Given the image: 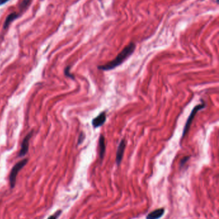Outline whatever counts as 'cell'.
<instances>
[{"instance_id":"cell-1","label":"cell","mask_w":219,"mask_h":219,"mask_svg":"<svg viewBox=\"0 0 219 219\" xmlns=\"http://www.w3.org/2000/svg\"><path fill=\"white\" fill-rule=\"evenodd\" d=\"M136 49V45L135 43L130 42L129 45L125 46L124 50L121 51L117 56L113 60L110 61L104 65L99 66L98 69L102 71H109L114 69L118 67L134 53Z\"/></svg>"},{"instance_id":"cell-2","label":"cell","mask_w":219,"mask_h":219,"mask_svg":"<svg viewBox=\"0 0 219 219\" xmlns=\"http://www.w3.org/2000/svg\"><path fill=\"white\" fill-rule=\"evenodd\" d=\"M27 162H28V159L23 160L19 162L18 163H17L13 167V168H12V170H11L10 174V177H9L10 185V187L12 188H14V187L16 185V178H17V176H18L19 172L25 166V165L27 163Z\"/></svg>"},{"instance_id":"cell-3","label":"cell","mask_w":219,"mask_h":219,"mask_svg":"<svg viewBox=\"0 0 219 219\" xmlns=\"http://www.w3.org/2000/svg\"><path fill=\"white\" fill-rule=\"evenodd\" d=\"M205 106H206V103L204 101H202V104L198 105L193 108V109L192 110V111H191L189 117L188 118L186 123L185 124V128L183 129V133H182V138H184L185 137V135H186V133L189 131V129H190V126H191V123H192V121H193L195 116H196V115L197 114V113L199 110H202V108H205Z\"/></svg>"},{"instance_id":"cell-4","label":"cell","mask_w":219,"mask_h":219,"mask_svg":"<svg viewBox=\"0 0 219 219\" xmlns=\"http://www.w3.org/2000/svg\"><path fill=\"white\" fill-rule=\"evenodd\" d=\"M126 148V142L125 139H122L121 140L118 149H117V152H116V162L118 165H120V164L121 162V160L123 159V156L124 154V151Z\"/></svg>"},{"instance_id":"cell-5","label":"cell","mask_w":219,"mask_h":219,"mask_svg":"<svg viewBox=\"0 0 219 219\" xmlns=\"http://www.w3.org/2000/svg\"><path fill=\"white\" fill-rule=\"evenodd\" d=\"M32 134H33V132L29 133L25 137V138L23 139V142L21 144V149L19 152V156H25L28 153V148H29V140L32 136Z\"/></svg>"},{"instance_id":"cell-6","label":"cell","mask_w":219,"mask_h":219,"mask_svg":"<svg viewBox=\"0 0 219 219\" xmlns=\"http://www.w3.org/2000/svg\"><path fill=\"white\" fill-rule=\"evenodd\" d=\"M106 121V114L105 112L100 113L98 116L92 120V124L94 128H99L102 126Z\"/></svg>"},{"instance_id":"cell-7","label":"cell","mask_w":219,"mask_h":219,"mask_svg":"<svg viewBox=\"0 0 219 219\" xmlns=\"http://www.w3.org/2000/svg\"><path fill=\"white\" fill-rule=\"evenodd\" d=\"M165 213V209L164 208H160L157 209L150 213L146 217V219H160L163 217Z\"/></svg>"},{"instance_id":"cell-8","label":"cell","mask_w":219,"mask_h":219,"mask_svg":"<svg viewBox=\"0 0 219 219\" xmlns=\"http://www.w3.org/2000/svg\"><path fill=\"white\" fill-rule=\"evenodd\" d=\"M99 153H100V158L101 160H103V158L105 153V138L103 135H100L99 138Z\"/></svg>"},{"instance_id":"cell-9","label":"cell","mask_w":219,"mask_h":219,"mask_svg":"<svg viewBox=\"0 0 219 219\" xmlns=\"http://www.w3.org/2000/svg\"><path fill=\"white\" fill-rule=\"evenodd\" d=\"M18 17V14L17 13H16V12H13V13L10 14L7 17V18L5 21V22L3 24V28L4 29L7 28L10 25V22H13L14 19H16Z\"/></svg>"},{"instance_id":"cell-10","label":"cell","mask_w":219,"mask_h":219,"mask_svg":"<svg viewBox=\"0 0 219 219\" xmlns=\"http://www.w3.org/2000/svg\"><path fill=\"white\" fill-rule=\"evenodd\" d=\"M31 0H23L22 2L21 3L20 5H19V8L21 10H23L25 9L30 3Z\"/></svg>"},{"instance_id":"cell-11","label":"cell","mask_w":219,"mask_h":219,"mask_svg":"<svg viewBox=\"0 0 219 219\" xmlns=\"http://www.w3.org/2000/svg\"><path fill=\"white\" fill-rule=\"evenodd\" d=\"M61 213H62V210H58L54 214L50 216L47 219H57L58 217L60 215V214H61Z\"/></svg>"},{"instance_id":"cell-12","label":"cell","mask_w":219,"mask_h":219,"mask_svg":"<svg viewBox=\"0 0 219 219\" xmlns=\"http://www.w3.org/2000/svg\"><path fill=\"white\" fill-rule=\"evenodd\" d=\"M85 139V135H84V134L83 132H82L80 133V135L79 136V141H78V144H80Z\"/></svg>"},{"instance_id":"cell-13","label":"cell","mask_w":219,"mask_h":219,"mask_svg":"<svg viewBox=\"0 0 219 219\" xmlns=\"http://www.w3.org/2000/svg\"><path fill=\"white\" fill-rule=\"evenodd\" d=\"M64 72H65V75H66V76H68V77H71V78H74V76H72V75L70 74V72H69V67H68L66 68Z\"/></svg>"},{"instance_id":"cell-14","label":"cell","mask_w":219,"mask_h":219,"mask_svg":"<svg viewBox=\"0 0 219 219\" xmlns=\"http://www.w3.org/2000/svg\"><path fill=\"white\" fill-rule=\"evenodd\" d=\"M189 158H190V157L189 156H186V157H184L183 158V159H182V160H181V166H182V165H183L187 161H188V160L189 159Z\"/></svg>"},{"instance_id":"cell-15","label":"cell","mask_w":219,"mask_h":219,"mask_svg":"<svg viewBox=\"0 0 219 219\" xmlns=\"http://www.w3.org/2000/svg\"><path fill=\"white\" fill-rule=\"evenodd\" d=\"M9 0H0V6L3 5V4L6 3L7 2H8Z\"/></svg>"}]
</instances>
